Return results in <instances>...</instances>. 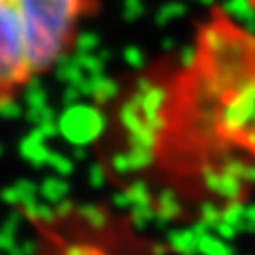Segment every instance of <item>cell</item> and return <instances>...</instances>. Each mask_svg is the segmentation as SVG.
<instances>
[{
    "label": "cell",
    "mask_w": 255,
    "mask_h": 255,
    "mask_svg": "<svg viewBox=\"0 0 255 255\" xmlns=\"http://www.w3.org/2000/svg\"><path fill=\"white\" fill-rule=\"evenodd\" d=\"M30 232L28 255H170L142 217L117 198H66L21 209Z\"/></svg>",
    "instance_id": "cell-3"
},
{
    "label": "cell",
    "mask_w": 255,
    "mask_h": 255,
    "mask_svg": "<svg viewBox=\"0 0 255 255\" xmlns=\"http://www.w3.org/2000/svg\"><path fill=\"white\" fill-rule=\"evenodd\" d=\"M92 115L100 177L140 217H234L255 200V26L206 6L181 51L122 70Z\"/></svg>",
    "instance_id": "cell-1"
},
{
    "label": "cell",
    "mask_w": 255,
    "mask_h": 255,
    "mask_svg": "<svg viewBox=\"0 0 255 255\" xmlns=\"http://www.w3.org/2000/svg\"><path fill=\"white\" fill-rule=\"evenodd\" d=\"M245 2L249 4V9H251V11H255V0H245Z\"/></svg>",
    "instance_id": "cell-4"
},
{
    "label": "cell",
    "mask_w": 255,
    "mask_h": 255,
    "mask_svg": "<svg viewBox=\"0 0 255 255\" xmlns=\"http://www.w3.org/2000/svg\"><path fill=\"white\" fill-rule=\"evenodd\" d=\"M105 0H0V113L77 51Z\"/></svg>",
    "instance_id": "cell-2"
}]
</instances>
